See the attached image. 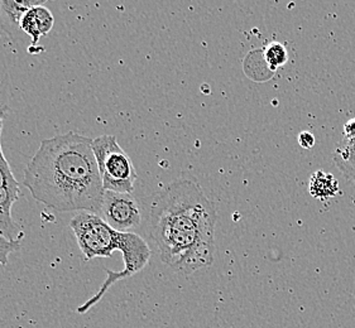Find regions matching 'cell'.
Here are the masks:
<instances>
[{"label": "cell", "mask_w": 355, "mask_h": 328, "mask_svg": "<svg viewBox=\"0 0 355 328\" xmlns=\"http://www.w3.org/2000/svg\"><path fill=\"white\" fill-rule=\"evenodd\" d=\"M216 219L201 187L178 179L150 199L148 235L164 264L189 275L213 263Z\"/></svg>", "instance_id": "cell-1"}, {"label": "cell", "mask_w": 355, "mask_h": 328, "mask_svg": "<svg viewBox=\"0 0 355 328\" xmlns=\"http://www.w3.org/2000/svg\"><path fill=\"white\" fill-rule=\"evenodd\" d=\"M92 143L75 131L42 140L23 177L32 197L58 212L99 215L105 191Z\"/></svg>", "instance_id": "cell-2"}, {"label": "cell", "mask_w": 355, "mask_h": 328, "mask_svg": "<svg viewBox=\"0 0 355 328\" xmlns=\"http://www.w3.org/2000/svg\"><path fill=\"white\" fill-rule=\"evenodd\" d=\"M70 228L85 260L110 257L115 250H119L124 263L121 271H107V279L98 293L78 308V313L84 314L99 303L110 286L143 271L150 263L152 250L142 236L135 233H119L110 228L100 216L90 212L75 215Z\"/></svg>", "instance_id": "cell-3"}, {"label": "cell", "mask_w": 355, "mask_h": 328, "mask_svg": "<svg viewBox=\"0 0 355 328\" xmlns=\"http://www.w3.org/2000/svg\"><path fill=\"white\" fill-rule=\"evenodd\" d=\"M92 147L104 191L132 194L137 171L130 157L118 143L116 136H98L93 139Z\"/></svg>", "instance_id": "cell-4"}, {"label": "cell", "mask_w": 355, "mask_h": 328, "mask_svg": "<svg viewBox=\"0 0 355 328\" xmlns=\"http://www.w3.org/2000/svg\"><path fill=\"white\" fill-rule=\"evenodd\" d=\"M98 216L119 233H132L142 224L139 202L128 193L105 191Z\"/></svg>", "instance_id": "cell-5"}, {"label": "cell", "mask_w": 355, "mask_h": 328, "mask_svg": "<svg viewBox=\"0 0 355 328\" xmlns=\"http://www.w3.org/2000/svg\"><path fill=\"white\" fill-rule=\"evenodd\" d=\"M8 111L9 109L6 105L0 107V211L7 216H12L13 205L19 197V182L15 179L1 149V130Z\"/></svg>", "instance_id": "cell-6"}, {"label": "cell", "mask_w": 355, "mask_h": 328, "mask_svg": "<svg viewBox=\"0 0 355 328\" xmlns=\"http://www.w3.org/2000/svg\"><path fill=\"white\" fill-rule=\"evenodd\" d=\"M46 1L33 0H0V28L15 41L19 38L21 21L31 8L43 6Z\"/></svg>", "instance_id": "cell-7"}, {"label": "cell", "mask_w": 355, "mask_h": 328, "mask_svg": "<svg viewBox=\"0 0 355 328\" xmlns=\"http://www.w3.org/2000/svg\"><path fill=\"white\" fill-rule=\"evenodd\" d=\"M55 24V18L46 4L31 8L21 21V33L31 37L32 43L37 44L40 38L49 35Z\"/></svg>", "instance_id": "cell-8"}, {"label": "cell", "mask_w": 355, "mask_h": 328, "mask_svg": "<svg viewBox=\"0 0 355 328\" xmlns=\"http://www.w3.org/2000/svg\"><path fill=\"white\" fill-rule=\"evenodd\" d=\"M334 162L343 176L355 183V138H343L335 148Z\"/></svg>", "instance_id": "cell-9"}, {"label": "cell", "mask_w": 355, "mask_h": 328, "mask_svg": "<svg viewBox=\"0 0 355 328\" xmlns=\"http://www.w3.org/2000/svg\"><path fill=\"white\" fill-rule=\"evenodd\" d=\"M310 193L320 200L334 197L339 191V183L333 174L324 171L313 173L310 179Z\"/></svg>", "instance_id": "cell-10"}, {"label": "cell", "mask_w": 355, "mask_h": 328, "mask_svg": "<svg viewBox=\"0 0 355 328\" xmlns=\"http://www.w3.org/2000/svg\"><path fill=\"white\" fill-rule=\"evenodd\" d=\"M264 60L270 70H277L288 61V53L282 43L272 42L264 48Z\"/></svg>", "instance_id": "cell-11"}, {"label": "cell", "mask_w": 355, "mask_h": 328, "mask_svg": "<svg viewBox=\"0 0 355 328\" xmlns=\"http://www.w3.org/2000/svg\"><path fill=\"white\" fill-rule=\"evenodd\" d=\"M0 236L13 242H21L23 237V230L21 226L15 221L12 216H7L1 211H0Z\"/></svg>", "instance_id": "cell-12"}, {"label": "cell", "mask_w": 355, "mask_h": 328, "mask_svg": "<svg viewBox=\"0 0 355 328\" xmlns=\"http://www.w3.org/2000/svg\"><path fill=\"white\" fill-rule=\"evenodd\" d=\"M299 143L302 148L311 149L313 145H315V143H316V139H315V136H313L311 131L304 130V131H301L299 134Z\"/></svg>", "instance_id": "cell-13"}]
</instances>
